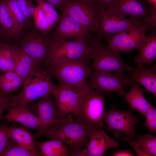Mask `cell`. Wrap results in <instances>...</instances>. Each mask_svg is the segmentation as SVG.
Instances as JSON below:
<instances>
[{
	"instance_id": "1",
	"label": "cell",
	"mask_w": 156,
	"mask_h": 156,
	"mask_svg": "<svg viewBox=\"0 0 156 156\" xmlns=\"http://www.w3.org/2000/svg\"><path fill=\"white\" fill-rule=\"evenodd\" d=\"M45 64L44 70L57 80L58 86L80 90L89 87L88 79L92 72L89 62L56 59Z\"/></svg>"
},
{
	"instance_id": "2",
	"label": "cell",
	"mask_w": 156,
	"mask_h": 156,
	"mask_svg": "<svg viewBox=\"0 0 156 156\" xmlns=\"http://www.w3.org/2000/svg\"><path fill=\"white\" fill-rule=\"evenodd\" d=\"M104 113V93L88 87L81 96L73 118L89 129H103Z\"/></svg>"
},
{
	"instance_id": "3",
	"label": "cell",
	"mask_w": 156,
	"mask_h": 156,
	"mask_svg": "<svg viewBox=\"0 0 156 156\" xmlns=\"http://www.w3.org/2000/svg\"><path fill=\"white\" fill-rule=\"evenodd\" d=\"M22 85L23 89L20 93L12 97V107H26L33 100L52 94L57 86L52 82L49 74L38 65Z\"/></svg>"
},
{
	"instance_id": "4",
	"label": "cell",
	"mask_w": 156,
	"mask_h": 156,
	"mask_svg": "<svg viewBox=\"0 0 156 156\" xmlns=\"http://www.w3.org/2000/svg\"><path fill=\"white\" fill-rule=\"evenodd\" d=\"M74 115L68 114L60 120L59 125L45 131V135L51 139L59 140L73 149L86 147L89 140L90 129L75 121Z\"/></svg>"
},
{
	"instance_id": "5",
	"label": "cell",
	"mask_w": 156,
	"mask_h": 156,
	"mask_svg": "<svg viewBox=\"0 0 156 156\" xmlns=\"http://www.w3.org/2000/svg\"><path fill=\"white\" fill-rule=\"evenodd\" d=\"M90 41L92 49V72H110L131 71L133 68L128 66L122 61L120 54L105 45L95 34L90 33Z\"/></svg>"
},
{
	"instance_id": "6",
	"label": "cell",
	"mask_w": 156,
	"mask_h": 156,
	"mask_svg": "<svg viewBox=\"0 0 156 156\" xmlns=\"http://www.w3.org/2000/svg\"><path fill=\"white\" fill-rule=\"evenodd\" d=\"M50 37V52L46 62L56 59L88 62L92 60V49L90 37L88 39L60 40H54Z\"/></svg>"
},
{
	"instance_id": "7",
	"label": "cell",
	"mask_w": 156,
	"mask_h": 156,
	"mask_svg": "<svg viewBox=\"0 0 156 156\" xmlns=\"http://www.w3.org/2000/svg\"><path fill=\"white\" fill-rule=\"evenodd\" d=\"M122 16H128L145 25L148 30L156 27V10L137 0H113L108 8Z\"/></svg>"
},
{
	"instance_id": "8",
	"label": "cell",
	"mask_w": 156,
	"mask_h": 156,
	"mask_svg": "<svg viewBox=\"0 0 156 156\" xmlns=\"http://www.w3.org/2000/svg\"><path fill=\"white\" fill-rule=\"evenodd\" d=\"M99 5L98 25L95 34L100 39L144 25L134 19L127 18L107 8Z\"/></svg>"
},
{
	"instance_id": "9",
	"label": "cell",
	"mask_w": 156,
	"mask_h": 156,
	"mask_svg": "<svg viewBox=\"0 0 156 156\" xmlns=\"http://www.w3.org/2000/svg\"><path fill=\"white\" fill-rule=\"evenodd\" d=\"M99 9V5L91 0H67L63 12L75 19L90 33L95 34Z\"/></svg>"
},
{
	"instance_id": "10",
	"label": "cell",
	"mask_w": 156,
	"mask_h": 156,
	"mask_svg": "<svg viewBox=\"0 0 156 156\" xmlns=\"http://www.w3.org/2000/svg\"><path fill=\"white\" fill-rule=\"evenodd\" d=\"M148 30L141 25L130 30L117 33L104 38L107 46L114 51L130 53L137 49L142 42Z\"/></svg>"
},
{
	"instance_id": "11",
	"label": "cell",
	"mask_w": 156,
	"mask_h": 156,
	"mask_svg": "<svg viewBox=\"0 0 156 156\" xmlns=\"http://www.w3.org/2000/svg\"><path fill=\"white\" fill-rule=\"evenodd\" d=\"M124 72L115 73L104 71H93L88 82L89 87L104 93L110 92L117 93L120 96H124L125 87H128L126 77Z\"/></svg>"
},
{
	"instance_id": "12",
	"label": "cell",
	"mask_w": 156,
	"mask_h": 156,
	"mask_svg": "<svg viewBox=\"0 0 156 156\" xmlns=\"http://www.w3.org/2000/svg\"><path fill=\"white\" fill-rule=\"evenodd\" d=\"M51 43L49 36L40 34L37 30L31 31L24 37L21 48L40 66L48 59Z\"/></svg>"
},
{
	"instance_id": "13",
	"label": "cell",
	"mask_w": 156,
	"mask_h": 156,
	"mask_svg": "<svg viewBox=\"0 0 156 156\" xmlns=\"http://www.w3.org/2000/svg\"><path fill=\"white\" fill-rule=\"evenodd\" d=\"M139 121L138 118L130 111H121L113 107L105 112L103 117V122L107 125L109 130L123 133L130 140L136 136L135 126Z\"/></svg>"
},
{
	"instance_id": "14",
	"label": "cell",
	"mask_w": 156,
	"mask_h": 156,
	"mask_svg": "<svg viewBox=\"0 0 156 156\" xmlns=\"http://www.w3.org/2000/svg\"><path fill=\"white\" fill-rule=\"evenodd\" d=\"M58 25L49 36L55 40H77L89 38L90 32L67 13H62Z\"/></svg>"
},
{
	"instance_id": "15",
	"label": "cell",
	"mask_w": 156,
	"mask_h": 156,
	"mask_svg": "<svg viewBox=\"0 0 156 156\" xmlns=\"http://www.w3.org/2000/svg\"><path fill=\"white\" fill-rule=\"evenodd\" d=\"M52 95L50 94L44 96L36 104L41 127L36 133L34 136L35 138L37 139L43 135L48 129L58 125L62 119L58 116L57 109Z\"/></svg>"
},
{
	"instance_id": "16",
	"label": "cell",
	"mask_w": 156,
	"mask_h": 156,
	"mask_svg": "<svg viewBox=\"0 0 156 156\" xmlns=\"http://www.w3.org/2000/svg\"><path fill=\"white\" fill-rule=\"evenodd\" d=\"M85 90H80L57 86L52 95L55 98L58 116L60 118L69 114L74 115Z\"/></svg>"
},
{
	"instance_id": "17",
	"label": "cell",
	"mask_w": 156,
	"mask_h": 156,
	"mask_svg": "<svg viewBox=\"0 0 156 156\" xmlns=\"http://www.w3.org/2000/svg\"><path fill=\"white\" fill-rule=\"evenodd\" d=\"M119 143L110 137L103 129H90L88 142L86 146L88 156H101L109 149L117 148Z\"/></svg>"
},
{
	"instance_id": "18",
	"label": "cell",
	"mask_w": 156,
	"mask_h": 156,
	"mask_svg": "<svg viewBox=\"0 0 156 156\" xmlns=\"http://www.w3.org/2000/svg\"><path fill=\"white\" fill-rule=\"evenodd\" d=\"M129 75L126 77L127 86L132 82L142 85L148 91L156 96V65L149 68L144 66H137L129 72Z\"/></svg>"
},
{
	"instance_id": "19",
	"label": "cell",
	"mask_w": 156,
	"mask_h": 156,
	"mask_svg": "<svg viewBox=\"0 0 156 156\" xmlns=\"http://www.w3.org/2000/svg\"><path fill=\"white\" fill-rule=\"evenodd\" d=\"M156 28L146 36L137 49L138 54L134 59V63L138 66L151 64L156 58Z\"/></svg>"
},
{
	"instance_id": "20",
	"label": "cell",
	"mask_w": 156,
	"mask_h": 156,
	"mask_svg": "<svg viewBox=\"0 0 156 156\" xmlns=\"http://www.w3.org/2000/svg\"><path fill=\"white\" fill-rule=\"evenodd\" d=\"M5 118L9 121L20 123L26 128L39 131L41 125L38 116L34 114L27 106L16 108L11 107Z\"/></svg>"
},
{
	"instance_id": "21",
	"label": "cell",
	"mask_w": 156,
	"mask_h": 156,
	"mask_svg": "<svg viewBox=\"0 0 156 156\" xmlns=\"http://www.w3.org/2000/svg\"><path fill=\"white\" fill-rule=\"evenodd\" d=\"M12 46L14 64V71L21 79L23 83L30 76L38 65L21 47Z\"/></svg>"
},
{
	"instance_id": "22",
	"label": "cell",
	"mask_w": 156,
	"mask_h": 156,
	"mask_svg": "<svg viewBox=\"0 0 156 156\" xmlns=\"http://www.w3.org/2000/svg\"><path fill=\"white\" fill-rule=\"evenodd\" d=\"M129 91L125 93V99L130 106V111L136 110L140 114L144 115L149 109L151 103L145 98L144 93L147 91L142 88L139 84L132 82L129 85Z\"/></svg>"
},
{
	"instance_id": "23",
	"label": "cell",
	"mask_w": 156,
	"mask_h": 156,
	"mask_svg": "<svg viewBox=\"0 0 156 156\" xmlns=\"http://www.w3.org/2000/svg\"><path fill=\"white\" fill-rule=\"evenodd\" d=\"M20 34L9 13L6 0H0V37L11 40Z\"/></svg>"
},
{
	"instance_id": "24",
	"label": "cell",
	"mask_w": 156,
	"mask_h": 156,
	"mask_svg": "<svg viewBox=\"0 0 156 156\" xmlns=\"http://www.w3.org/2000/svg\"><path fill=\"white\" fill-rule=\"evenodd\" d=\"M6 129L10 138L18 144L29 150L38 151L33 136L25 129L6 126Z\"/></svg>"
},
{
	"instance_id": "25",
	"label": "cell",
	"mask_w": 156,
	"mask_h": 156,
	"mask_svg": "<svg viewBox=\"0 0 156 156\" xmlns=\"http://www.w3.org/2000/svg\"><path fill=\"white\" fill-rule=\"evenodd\" d=\"M51 140L42 142H36L43 155L68 156L70 150L65 144L58 140Z\"/></svg>"
},
{
	"instance_id": "26",
	"label": "cell",
	"mask_w": 156,
	"mask_h": 156,
	"mask_svg": "<svg viewBox=\"0 0 156 156\" xmlns=\"http://www.w3.org/2000/svg\"><path fill=\"white\" fill-rule=\"evenodd\" d=\"M6 2L9 13L20 34L28 30L31 25L26 19L16 0H6Z\"/></svg>"
},
{
	"instance_id": "27",
	"label": "cell",
	"mask_w": 156,
	"mask_h": 156,
	"mask_svg": "<svg viewBox=\"0 0 156 156\" xmlns=\"http://www.w3.org/2000/svg\"><path fill=\"white\" fill-rule=\"evenodd\" d=\"M21 79L14 71L0 74V90L9 93L18 89L22 84Z\"/></svg>"
},
{
	"instance_id": "28",
	"label": "cell",
	"mask_w": 156,
	"mask_h": 156,
	"mask_svg": "<svg viewBox=\"0 0 156 156\" xmlns=\"http://www.w3.org/2000/svg\"><path fill=\"white\" fill-rule=\"evenodd\" d=\"M40 151H34L25 148L10 138L0 156H42Z\"/></svg>"
},
{
	"instance_id": "29",
	"label": "cell",
	"mask_w": 156,
	"mask_h": 156,
	"mask_svg": "<svg viewBox=\"0 0 156 156\" xmlns=\"http://www.w3.org/2000/svg\"><path fill=\"white\" fill-rule=\"evenodd\" d=\"M135 145L151 156L156 155V137L147 134L138 136L133 141Z\"/></svg>"
},
{
	"instance_id": "30",
	"label": "cell",
	"mask_w": 156,
	"mask_h": 156,
	"mask_svg": "<svg viewBox=\"0 0 156 156\" xmlns=\"http://www.w3.org/2000/svg\"><path fill=\"white\" fill-rule=\"evenodd\" d=\"M41 8L44 14L50 29L51 31L59 22L61 16L55 8L45 0H34Z\"/></svg>"
},
{
	"instance_id": "31",
	"label": "cell",
	"mask_w": 156,
	"mask_h": 156,
	"mask_svg": "<svg viewBox=\"0 0 156 156\" xmlns=\"http://www.w3.org/2000/svg\"><path fill=\"white\" fill-rule=\"evenodd\" d=\"M33 18L36 29L43 35H48L51 30L44 12L39 5L35 6Z\"/></svg>"
},
{
	"instance_id": "32",
	"label": "cell",
	"mask_w": 156,
	"mask_h": 156,
	"mask_svg": "<svg viewBox=\"0 0 156 156\" xmlns=\"http://www.w3.org/2000/svg\"><path fill=\"white\" fill-rule=\"evenodd\" d=\"M18 7L27 21L32 24L31 19L34 14L35 6L32 0H16Z\"/></svg>"
},
{
	"instance_id": "33",
	"label": "cell",
	"mask_w": 156,
	"mask_h": 156,
	"mask_svg": "<svg viewBox=\"0 0 156 156\" xmlns=\"http://www.w3.org/2000/svg\"><path fill=\"white\" fill-rule=\"evenodd\" d=\"M14 59L7 56L0 46V72L14 71Z\"/></svg>"
},
{
	"instance_id": "34",
	"label": "cell",
	"mask_w": 156,
	"mask_h": 156,
	"mask_svg": "<svg viewBox=\"0 0 156 156\" xmlns=\"http://www.w3.org/2000/svg\"><path fill=\"white\" fill-rule=\"evenodd\" d=\"M114 135L115 137H118L128 143L134 149L138 156H151L150 155L145 153L141 149L137 146L135 145L133 141H131L128 138L126 137H125L121 133L115 131L114 133Z\"/></svg>"
},
{
	"instance_id": "35",
	"label": "cell",
	"mask_w": 156,
	"mask_h": 156,
	"mask_svg": "<svg viewBox=\"0 0 156 156\" xmlns=\"http://www.w3.org/2000/svg\"><path fill=\"white\" fill-rule=\"evenodd\" d=\"M10 138L6 129V126L0 127V155L5 148Z\"/></svg>"
},
{
	"instance_id": "36",
	"label": "cell",
	"mask_w": 156,
	"mask_h": 156,
	"mask_svg": "<svg viewBox=\"0 0 156 156\" xmlns=\"http://www.w3.org/2000/svg\"><path fill=\"white\" fill-rule=\"evenodd\" d=\"M52 5L55 8L60 11L62 13L64 10L66 3L67 0H45Z\"/></svg>"
},
{
	"instance_id": "37",
	"label": "cell",
	"mask_w": 156,
	"mask_h": 156,
	"mask_svg": "<svg viewBox=\"0 0 156 156\" xmlns=\"http://www.w3.org/2000/svg\"><path fill=\"white\" fill-rule=\"evenodd\" d=\"M146 121L156 119V109L151 103L150 107L145 114Z\"/></svg>"
},
{
	"instance_id": "38",
	"label": "cell",
	"mask_w": 156,
	"mask_h": 156,
	"mask_svg": "<svg viewBox=\"0 0 156 156\" xmlns=\"http://www.w3.org/2000/svg\"><path fill=\"white\" fill-rule=\"evenodd\" d=\"M12 97L0 104V121L3 118V115L5 110L12 107L11 103Z\"/></svg>"
},
{
	"instance_id": "39",
	"label": "cell",
	"mask_w": 156,
	"mask_h": 156,
	"mask_svg": "<svg viewBox=\"0 0 156 156\" xmlns=\"http://www.w3.org/2000/svg\"><path fill=\"white\" fill-rule=\"evenodd\" d=\"M69 151L68 156H88L86 149L82 147Z\"/></svg>"
},
{
	"instance_id": "40",
	"label": "cell",
	"mask_w": 156,
	"mask_h": 156,
	"mask_svg": "<svg viewBox=\"0 0 156 156\" xmlns=\"http://www.w3.org/2000/svg\"><path fill=\"white\" fill-rule=\"evenodd\" d=\"M142 126H145L148 129L149 132L153 133L156 131V119L145 121Z\"/></svg>"
},
{
	"instance_id": "41",
	"label": "cell",
	"mask_w": 156,
	"mask_h": 156,
	"mask_svg": "<svg viewBox=\"0 0 156 156\" xmlns=\"http://www.w3.org/2000/svg\"><path fill=\"white\" fill-rule=\"evenodd\" d=\"M96 4L106 8H109L113 0H91Z\"/></svg>"
},
{
	"instance_id": "42",
	"label": "cell",
	"mask_w": 156,
	"mask_h": 156,
	"mask_svg": "<svg viewBox=\"0 0 156 156\" xmlns=\"http://www.w3.org/2000/svg\"><path fill=\"white\" fill-rule=\"evenodd\" d=\"M112 156H135L133 153L127 151L120 150L116 151L113 153Z\"/></svg>"
},
{
	"instance_id": "43",
	"label": "cell",
	"mask_w": 156,
	"mask_h": 156,
	"mask_svg": "<svg viewBox=\"0 0 156 156\" xmlns=\"http://www.w3.org/2000/svg\"><path fill=\"white\" fill-rule=\"evenodd\" d=\"M11 97L9 93H5L0 90V104Z\"/></svg>"
},
{
	"instance_id": "44",
	"label": "cell",
	"mask_w": 156,
	"mask_h": 156,
	"mask_svg": "<svg viewBox=\"0 0 156 156\" xmlns=\"http://www.w3.org/2000/svg\"><path fill=\"white\" fill-rule=\"evenodd\" d=\"M153 8L156 10V0H145Z\"/></svg>"
}]
</instances>
